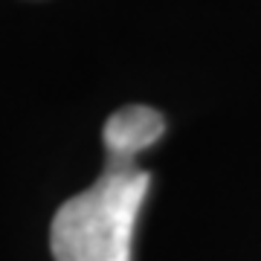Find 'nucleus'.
<instances>
[{
  "label": "nucleus",
  "mask_w": 261,
  "mask_h": 261,
  "mask_svg": "<svg viewBox=\"0 0 261 261\" xmlns=\"http://www.w3.org/2000/svg\"><path fill=\"white\" fill-rule=\"evenodd\" d=\"M142 168H105L82 195L58 206L49 229L56 261H130L134 226L148 192Z\"/></svg>",
  "instance_id": "nucleus-1"
},
{
  "label": "nucleus",
  "mask_w": 261,
  "mask_h": 261,
  "mask_svg": "<svg viewBox=\"0 0 261 261\" xmlns=\"http://www.w3.org/2000/svg\"><path fill=\"white\" fill-rule=\"evenodd\" d=\"M166 119L154 108L145 105H128L122 111L111 113L105 122V168H134L137 154L163 137Z\"/></svg>",
  "instance_id": "nucleus-2"
}]
</instances>
